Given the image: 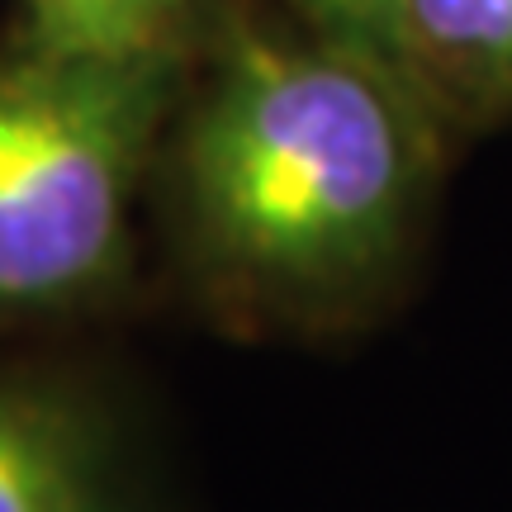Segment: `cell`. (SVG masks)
Here are the masks:
<instances>
[{
  "instance_id": "6da1fadb",
  "label": "cell",
  "mask_w": 512,
  "mask_h": 512,
  "mask_svg": "<svg viewBox=\"0 0 512 512\" xmlns=\"http://www.w3.org/2000/svg\"><path fill=\"white\" fill-rule=\"evenodd\" d=\"M456 152L380 48L242 0L162 133L147 204L166 271L228 332H366L413 290Z\"/></svg>"
},
{
  "instance_id": "7a4b0ae2",
  "label": "cell",
  "mask_w": 512,
  "mask_h": 512,
  "mask_svg": "<svg viewBox=\"0 0 512 512\" xmlns=\"http://www.w3.org/2000/svg\"><path fill=\"white\" fill-rule=\"evenodd\" d=\"M185 76L171 62H86L0 34V328L128 304L138 214Z\"/></svg>"
},
{
  "instance_id": "3957f363",
  "label": "cell",
  "mask_w": 512,
  "mask_h": 512,
  "mask_svg": "<svg viewBox=\"0 0 512 512\" xmlns=\"http://www.w3.org/2000/svg\"><path fill=\"white\" fill-rule=\"evenodd\" d=\"M0 512H162L110 384L0 361Z\"/></svg>"
},
{
  "instance_id": "277c9868",
  "label": "cell",
  "mask_w": 512,
  "mask_h": 512,
  "mask_svg": "<svg viewBox=\"0 0 512 512\" xmlns=\"http://www.w3.org/2000/svg\"><path fill=\"white\" fill-rule=\"evenodd\" d=\"M384 53L456 143L512 124V0H399Z\"/></svg>"
},
{
  "instance_id": "5b68a950",
  "label": "cell",
  "mask_w": 512,
  "mask_h": 512,
  "mask_svg": "<svg viewBox=\"0 0 512 512\" xmlns=\"http://www.w3.org/2000/svg\"><path fill=\"white\" fill-rule=\"evenodd\" d=\"M238 10L242 0H19L10 29L57 57L195 67Z\"/></svg>"
},
{
  "instance_id": "8992f818",
  "label": "cell",
  "mask_w": 512,
  "mask_h": 512,
  "mask_svg": "<svg viewBox=\"0 0 512 512\" xmlns=\"http://www.w3.org/2000/svg\"><path fill=\"white\" fill-rule=\"evenodd\" d=\"M280 5L318 34L366 43V48H380V53L389 48V29H394V15H399V0H280Z\"/></svg>"
}]
</instances>
